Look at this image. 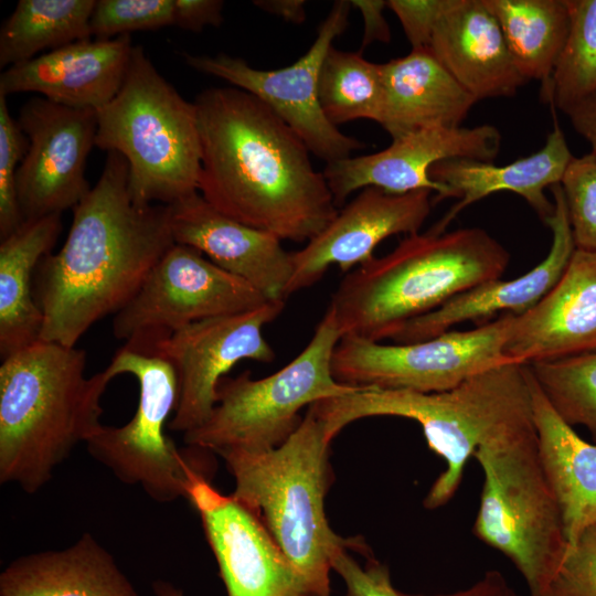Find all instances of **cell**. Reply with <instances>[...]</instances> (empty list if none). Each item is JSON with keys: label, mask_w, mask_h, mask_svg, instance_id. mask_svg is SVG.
Here are the masks:
<instances>
[{"label": "cell", "mask_w": 596, "mask_h": 596, "mask_svg": "<svg viewBox=\"0 0 596 596\" xmlns=\"http://www.w3.org/2000/svg\"><path fill=\"white\" fill-rule=\"evenodd\" d=\"M199 192L221 213L279 240L310 241L338 214L309 149L265 103L237 87L198 94Z\"/></svg>", "instance_id": "obj_1"}, {"label": "cell", "mask_w": 596, "mask_h": 596, "mask_svg": "<svg viewBox=\"0 0 596 596\" xmlns=\"http://www.w3.org/2000/svg\"><path fill=\"white\" fill-rule=\"evenodd\" d=\"M174 244L170 205L136 203L126 159L108 151L96 184L73 209L64 244L35 269L41 340L75 347L132 299Z\"/></svg>", "instance_id": "obj_2"}, {"label": "cell", "mask_w": 596, "mask_h": 596, "mask_svg": "<svg viewBox=\"0 0 596 596\" xmlns=\"http://www.w3.org/2000/svg\"><path fill=\"white\" fill-rule=\"evenodd\" d=\"M509 263L508 249L483 228L432 227L349 272L328 309L341 338L381 342L454 297L501 278Z\"/></svg>", "instance_id": "obj_3"}, {"label": "cell", "mask_w": 596, "mask_h": 596, "mask_svg": "<svg viewBox=\"0 0 596 596\" xmlns=\"http://www.w3.org/2000/svg\"><path fill=\"white\" fill-rule=\"evenodd\" d=\"M311 405L333 438L364 417L417 422L429 449L446 462L424 499V507L430 510L454 497L466 464L480 446L535 428L530 370L515 361L485 370L443 392L363 387Z\"/></svg>", "instance_id": "obj_4"}, {"label": "cell", "mask_w": 596, "mask_h": 596, "mask_svg": "<svg viewBox=\"0 0 596 596\" xmlns=\"http://www.w3.org/2000/svg\"><path fill=\"white\" fill-rule=\"evenodd\" d=\"M86 352L39 340L0 365V482L41 489L79 443L103 425L100 398L114 379L86 377Z\"/></svg>", "instance_id": "obj_5"}, {"label": "cell", "mask_w": 596, "mask_h": 596, "mask_svg": "<svg viewBox=\"0 0 596 596\" xmlns=\"http://www.w3.org/2000/svg\"><path fill=\"white\" fill-rule=\"evenodd\" d=\"M333 437L308 406L295 433L275 449L220 455L235 481L232 493L255 512L304 579L308 596H330L331 558L344 539L329 525L324 498L332 485Z\"/></svg>", "instance_id": "obj_6"}, {"label": "cell", "mask_w": 596, "mask_h": 596, "mask_svg": "<svg viewBox=\"0 0 596 596\" xmlns=\"http://www.w3.org/2000/svg\"><path fill=\"white\" fill-rule=\"evenodd\" d=\"M95 146L120 153L141 205L173 204L199 192L201 141L194 103L182 97L135 45L116 96L97 110Z\"/></svg>", "instance_id": "obj_7"}, {"label": "cell", "mask_w": 596, "mask_h": 596, "mask_svg": "<svg viewBox=\"0 0 596 596\" xmlns=\"http://www.w3.org/2000/svg\"><path fill=\"white\" fill-rule=\"evenodd\" d=\"M340 339L334 315L327 309L309 343L277 372L257 380L249 372L222 377L210 417L183 434L184 443L219 456L277 448L300 425L301 408L363 389L342 384L332 375V354Z\"/></svg>", "instance_id": "obj_8"}, {"label": "cell", "mask_w": 596, "mask_h": 596, "mask_svg": "<svg viewBox=\"0 0 596 596\" xmlns=\"http://www.w3.org/2000/svg\"><path fill=\"white\" fill-rule=\"evenodd\" d=\"M483 485L473 534L507 556L538 596L568 549L562 513L541 466L536 430L480 446Z\"/></svg>", "instance_id": "obj_9"}, {"label": "cell", "mask_w": 596, "mask_h": 596, "mask_svg": "<svg viewBox=\"0 0 596 596\" xmlns=\"http://www.w3.org/2000/svg\"><path fill=\"white\" fill-rule=\"evenodd\" d=\"M106 369L113 377L135 376L139 402L124 426L102 425L86 441L88 453L120 481L139 485L157 502L187 499L196 480L214 476L215 454L189 445L179 448L166 434L179 395L173 366L160 356L123 347Z\"/></svg>", "instance_id": "obj_10"}, {"label": "cell", "mask_w": 596, "mask_h": 596, "mask_svg": "<svg viewBox=\"0 0 596 596\" xmlns=\"http://www.w3.org/2000/svg\"><path fill=\"white\" fill-rule=\"evenodd\" d=\"M512 319V313H503L471 330H449L411 343L385 344L342 337L332 354V375L356 387L447 391L510 361L503 355V347Z\"/></svg>", "instance_id": "obj_11"}, {"label": "cell", "mask_w": 596, "mask_h": 596, "mask_svg": "<svg viewBox=\"0 0 596 596\" xmlns=\"http://www.w3.org/2000/svg\"><path fill=\"white\" fill-rule=\"evenodd\" d=\"M268 301L199 251L175 243L132 299L115 313L113 332L126 341L124 348L147 354L191 323L245 312Z\"/></svg>", "instance_id": "obj_12"}, {"label": "cell", "mask_w": 596, "mask_h": 596, "mask_svg": "<svg viewBox=\"0 0 596 596\" xmlns=\"http://www.w3.org/2000/svg\"><path fill=\"white\" fill-rule=\"evenodd\" d=\"M351 2L332 4L318 29L315 42L294 64L277 70H258L244 58L228 54H184L187 64L219 77L256 96L273 109L305 142L310 152L327 163L345 159L365 148L360 140L344 135L324 116L318 96L322 62L348 26Z\"/></svg>", "instance_id": "obj_13"}, {"label": "cell", "mask_w": 596, "mask_h": 596, "mask_svg": "<svg viewBox=\"0 0 596 596\" xmlns=\"http://www.w3.org/2000/svg\"><path fill=\"white\" fill-rule=\"evenodd\" d=\"M284 305L272 300L253 310L191 323L147 353L167 360L177 374L178 404L169 429L185 434L204 424L215 407L220 380L237 362L275 360L263 329L280 315Z\"/></svg>", "instance_id": "obj_14"}, {"label": "cell", "mask_w": 596, "mask_h": 596, "mask_svg": "<svg viewBox=\"0 0 596 596\" xmlns=\"http://www.w3.org/2000/svg\"><path fill=\"white\" fill-rule=\"evenodd\" d=\"M17 121L28 138L17 172L22 220L73 210L92 189L85 172L96 147L97 111L33 97L21 107Z\"/></svg>", "instance_id": "obj_15"}, {"label": "cell", "mask_w": 596, "mask_h": 596, "mask_svg": "<svg viewBox=\"0 0 596 596\" xmlns=\"http://www.w3.org/2000/svg\"><path fill=\"white\" fill-rule=\"evenodd\" d=\"M501 139L492 125L419 129L393 139L379 152L329 162L323 175L337 206L368 187L394 194L430 190L437 193L433 200L437 203L453 194L446 185L432 180L430 168L448 159L492 162Z\"/></svg>", "instance_id": "obj_16"}, {"label": "cell", "mask_w": 596, "mask_h": 596, "mask_svg": "<svg viewBox=\"0 0 596 596\" xmlns=\"http://www.w3.org/2000/svg\"><path fill=\"white\" fill-rule=\"evenodd\" d=\"M187 499L201 518L227 596H308L304 579L255 512L204 478L190 487Z\"/></svg>", "instance_id": "obj_17"}, {"label": "cell", "mask_w": 596, "mask_h": 596, "mask_svg": "<svg viewBox=\"0 0 596 596\" xmlns=\"http://www.w3.org/2000/svg\"><path fill=\"white\" fill-rule=\"evenodd\" d=\"M433 203L430 190L394 194L375 187L362 189L304 248L291 252L286 298L315 285L330 266L348 274L370 262L375 247L392 235L419 233Z\"/></svg>", "instance_id": "obj_18"}, {"label": "cell", "mask_w": 596, "mask_h": 596, "mask_svg": "<svg viewBox=\"0 0 596 596\" xmlns=\"http://www.w3.org/2000/svg\"><path fill=\"white\" fill-rule=\"evenodd\" d=\"M596 352V252L576 248L553 288L514 316L503 355L524 364Z\"/></svg>", "instance_id": "obj_19"}, {"label": "cell", "mask_w": 596, "mask_h": 596, "mask_svg": "<svg viewBox=\"0 0 596 596\" xmlns=\"http://www.w3.org/2000/svg\"><path fill=\"white\" fill-rule=\"evenodd\" d=\"M170 210L177 244L199 251L268 300L285 301L292 258L281 240L221 213L199 192L170 204Z\"/></svg>", "instance_id": "obj_20"}, {"label": "cell", "mask_w": 596, "mask_h": 596, "mask_svg": "<svg viewBox=\"0 0 596 596\" xmlns=\"http://www.w3.org/2000/svg\"><path fill=\"white\" fill-rule=\"evenodd\" d=\"M134 46L130 34L73 42L7 67L0 95L38 93L63 106L97 111L120 89Z\"/></svg>", "instance_id": "obj_21"}, {"label": "cell", "mask_w": 596, "mask_h": 596, "mask_svg": "<svg viewBox=\"0 0 596 596\" xmlns=\"http://www.w3.org/2000/svg\"><path fill=\"white\" fill-rule=\"evenodd\" d=\"M554 212L544 222L552 231L547 256L524 275L494 279L469 289L440 308L403 326L391 340L411 343L449 331L455 324L503 312L519 316L533 307L561 278L576 249L561 183L551 188Z\"/></svg>", "instance_id": "obj_22"}, {"label": "cell", "mask_w": 596, "mask_h": 596, "mask_svg": "<svg viewBox=\"0 0 596 596\" xmlns=\"http://www.w3.org/2000/svg\"><path fill=\"white\" fill-rule=\"evenodd\" d=\"M428 47L477 102L513 96L528 82L483 0H457L439 20Z\"/></svg>", "instance_id": "obj_23"}, {"label": "cell", "mask_w": 596, "mask_h": 596, "mask_svg": "<svg viewBox=\"0 0 596 596\" xmlns=\"http://www.w3.org/2000/svg\"><path fill=\"white\" fill-rule=\"evenodd\" d=\"M565 136L556 120L539 151L503 166L470 159H448L429 170L432 180L446 185L459 201L433 227L445 232L465 207L501 191L522 196L545 222L554 212L544 190L561 183L572 161Z\"/></svg>", "instance_id": "obj_24"}, {"label": "cell", "mask_w": 596, "mask_h": 596, "mask_svg": "<svg viewBox=\"0 0 596 596\" xmlns=\"http://www.w3.org/2000/svg\"><path fill=\"white\" fill-rule=\"evenodd\" d=\"M381 75L377 124L393 139L419 129L460 127L477 103L428 46L381 64Z\"/></svg>", "instance_id": "obj_25"}, {"label": "cell", "mask_w": 596, "mask_h": 596, "mask_svg": "<svg viewBox=\"0 0 596 596\" xmlns=\"http://www.w3.org/2000/svg\"><path fill=\"white\" fill-rule=\"evenodd\" d=\"M530 381L541 466L573 544L596 522V444L584 440L557 415L531 371Z\"/></svg>", "instance_id": "obj_26"}, {"label": "cell", "mask_w": 596, "mask_h": 596, "mask_svg": "<svg viewBox=\"0 0 596 596\" xmlns=\"http://www.w3.org/2000/svg\"><path fill=\"white\" fill-rule=\"evenodd\" d=\"M0 596H138L113 556L88 533L61 551L21 556L0 575Z\"/></svg>", "instance_id": "obj_27"}, {"label": "cell", "mask_w": 596, "mask_h": 596, "mask_svg": "<svg viewBox=\"0 0 596 596\" xmlns=\"http://www.w3.org/2000/svg\"><path fill=\"white\" fill-rule=\"evenodd\" d=\"M62 214L26 220L0 244L1 359L41 340L43 316L36 305L32 275L51 253L61 232Z\"/></svg>", "instance_id": "obj_28"}, {"label": "cell", "mask_w": 596, "mask_h": 596, "mask_svg": "<svg viewBox=\"0 0 596 596\" xmlns=\"http://www.w3.org/2000/svg\"><path fill=\"white\" fill-rule=\"evenodd\" d=\"M496 17L519 73L542 83L545 100L564 46L570 17L565 0H483Z\"/></svg>", "instance_id": "obj_29"}, {"label": "cell", "mask_w": 596, "mask_h": 596, "mask_svg": "<svg viewBox=\"0 0 596 596\" xmlns=\"http://www.w3.org/2000/svg\"><path fill=\"white\" fill-rule=\"evenodd\" d=\"M95 4V0H20L0 30V66L92 38Z\"/></svg>", "instance_id": "obj_30"}, {"label": "cell", "mask_w": 596, "mask_h": 596, "mask_svg": "<svg viewBox=\"0 0 596 596\" xmlns=\"http://www.w3.org/2000/svg\"><path fill=\"white\" fill-rule=\"evenodd\" d=\"M318 96L327 119L338 126L352 120L379 121L382 103L381 64L361 52L331 46L322 62Z\"/></svg>", "instance_id": "obj_31"}, {"label": "cell", "mask_w": 596, "mask_h": 596, "mask_svg": "<svg viewBox=\"0 0 596 596\" xmlns=\"http://www.w3.org/2000/svg\"><path fill=\"white\" fill-rule=\"evenodd\" d=\"M570 25L546 103L565 113L596 92V0H565Z\"/></svg>", "instance_id": "obj_32"}, {"label": "cell", "mask_w": 596, "mask_h": 596, "mask_svg": "<svg viewBox=\"0 0 596 596\" xmlns=\"http://www.w3.org/2000/svg\"><path fill=\"white\" fill-rule=\"evenodd\" d=\"M528 365L557 415L584 426L596 444V352Z\"/></svg>", "instance_id": "obj_33"}, {"label": "cell", "mask_w": 596, "mask_h": 596, "mask_svg": "<svg viewBox=\"0 0 596 596\" xmlns=\"http://www.w3.org/2000/svg\"><path fill=\"white\" fill-rule=\"evenodd\" d=\"M171 25L173 0H98L89 21L92 38L98 40Z\"/></svg>", "instance_id": "obj_34"}, {"label": "cell", "mask_w": 596, "mask_h": 596, "mask_svg": "<svg viewBox=\"0 0 596 596\" xmlns=\"http://www.w3.org/2000/svg\"><path fill=\"white\" fill-rule=\"evenodd\" d=\"M561 187L576 248L596 252V155L574 157Z\"/></svg>", "instance_id": "obj_35"}, {"label": "cell", "mask_w": 596, "mask_h": 596, "mask_svg": "<svg viewBox=\"0 0 596 596\" xmlns=\"http://www.w3.org/2000/svg\"><path fill=\"white\" fill-rule=\"evenodd\" d=\"M28 150V138L10 115L7 97L0 95V237L23 222L17 192V172Z\"/></svg>", "instance_id": "obj_36"}, {"label": "cell", "mask_w": 596, "mask_h": 596, "mask_svg": "<svg viewBox=\"0 0 596 596\" xmlns=\"http://www.w3.org/2000/svg\"><path fill=\"white\" fill-rule=\"evenodd\" d=\"M538 596H596V522L568 545L558 568Z\"/></svg>", "instance_id": "obj_37"}, {"label": "cell", "mask_w": 596, "mask_h": 596, "mask_svg": "<svg viewBox=\"0 0 596 596\" xmlns=\"http://www.w3.org/2000/svg\"><path fill=\"white\" fill-rule=\"evenodd\" d=\"M360 545L361 540L353 545L341 546L331 558L332 570L347 585V596H406L393 587L386 565L370 555L365 565L361 566L348 553L349 549L356 551Z\"/></svg>", "instance_id": "obj_38"}, {"label": "cell", "mask_w": 596, "mask_h": 596, "mask_svg": "<svg viewBox=\"0 0 596 596\" xmlns=\"http://www.w3.org/2000/svg\"><path fill=\"white\" fill-rule=\"evenodd\" d=\"M457 0H390L387 7L395 13L412 49L429 46L439 20Z\"/></svg>", "instance_id": "obj_39"}, {"label": "cell", "mask_w": 596, "mask_h": 596, "mask_svg": "<svg viewBox=\"0 0 596 596\" xmlns=\"http://www.w3.org/2000/svg\"><path fill=\"white\" fill-rule=\"evenodd\" d=\"M223 7L221 0H173V25L191 32L219 26Z\"/></svg>", "instance_id": "obj_40"}, {"label": "cell", "mask_w": 596, "mask_h": 596, "mask_svg": "<svg viewBox=\"0 0 596 596\" xmlns=\"http://www.w3.org/2000/svg\"><path fill=\"white\" fill-rule=\"evenodd\" d=\"M351 6L360 10L364 21V33L361 51L375 41L389 42L391 32L383 15L387 1L383 0H351ZM360 51V52H361Z\"/></svg>", "instance_id": "obj_41"}, {"label": "cell", "mask_w": 596, "mask_h": 596, "mask_svg": "<svg viewBox=\"0 0 596 596\" xmlns=\"http://www.w3.org/2000/svg\"><path fill=\"white\" fill-rule=\"evenodd\" d=\"M565 114L573 128L589 142L592 152L596 155V92L568 108Z\"/></svg>", "instance_id": "obj_42"}, {"label": "cell", "mask_w": 596, "mask_h": 596, "mask_svg": "<svg viewBox=\"0 0 596 596\" xmlns=\"http://www.w3.org/2000/svg\"><path fill=\"white\" fill-rule=\"evenodd\" d=\"M406 596H417L408 595ZM436 596H522L508 583L503 574L491 570L466 589Z\"/></svg>", "instance_id": "obj_43"}, {"label": "cell", "mask_w": 596, "mask_h": 596, "mask_svg": "<svg viewBox=\"0 0 596 596\" xmlns=\"http://www.w3.org/2000/svg\"><path fill=\"white\" fill-rule=\"evenodd\" d=\"M253 4L289 23L300 24L306 20V2L304 0H255Z\"/></svg>", "instance_id": "obj_44"}, {"label": "cell", "mask_w": 596, "mask_h": 596, "mask_svg": "<svg viewBox=\"0 0 596 596\" xmlns=\"http://www.w3.org/2000/svg\"><path fill=\"white\" fill-rule=\"evenodd\" d=\"M152 590L156 596H184L182 589L177 588L167 581H155L152 583Z\"/></svg>", "instance_id": "obj_45"}]
</instances>
